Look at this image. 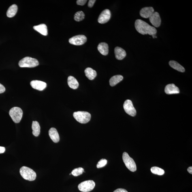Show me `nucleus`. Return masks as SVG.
<instances>
[{
	"instance_id": "f257e3e1",
	"label": "nucleus",
	"mask_w": 192,
	"mask_h": 192,
	"mask_svg": "<svg viewBox=\"0 0 192 192\" xmlns=\"http://www.w3.org/2000/svg\"><path fill=\"white\" fill-rule=\"evenodd\" d=\"M135 27L136 31L142 35H155L157 33V30L141 19H137L135 22Z\"/></svg>"
},
{
	"instance_id": "f03ea898",
	"label": "nucleus",
	"mask_w": 192,
	"mask_h": 192,
	"mask_svg": "<svg viewBox=\"0 0 192 192\" xmlns=\"http://www.w3.org/2000/svg\"><path fill=\"white\" fill-rule=\"evenodd\" d=\"M20 173L24 179L30 181L35 180L36 177V174L34 171L25 166L22 167L20 169Z\"/></svg>"
},
{
	"instance_id": "7ed1b4c3",
	"label": "nucleus",
	"mask_w": 192,
	"mask_h": 192,
	"mask_svg": "<svg viewBox=\"0 0 192 192\" xmlns=\"http://www.w3.org/2000/svg\"><path fill=\"white\" fill-rule=\"evenodd\" d=\"M39 65L38 60L34 58L26 57L20 60L19 63V67L22 68H33Z\"/></svg>"
},
{
	"instance_id": "20e7f679",
	"label": "nucleus",
	"mask_w": 192,
	"mask_h": 192,
	"mask_svg": "<svg viewBox=\"0 0 192 192\" xmlns=\"http://www.w3.org/2000/svg\"><path fill=\"white\" fill-rule=\"evenodd\" d=\"M73 116L77 121L81 124L88 123L90 121L91 117L89 113L81 111L74 112Z\"/></svg>"
},
{
	"instance_id": "39448f33",
	"label": "nucleus",
	"mask_w": 192,
	"mask_h": 192,
	"mask_svg": "<svg viewBox=\"0 0 192 192\" xmlns=\"http://www.w3.org/2000/svg\"><path fill=\"white\" fill-rule=\"evenodd\" d=\"M9 114L15 123H19L22 118L23 112L19 107H14L10 109Z\"/></svg>"
},
{
	"instance_id": "423d86ee",
	"label": "nucleus",
	"mask_w": 192,
	"mask_h": 192,
	"mask_svg": "<svg viewBox=\"0 0 192 192\" xmlns=\"http://www.w3.org/2000/svg\"><path fill=\"white\" fill-rule=\"evenodd\" d=\"M122 159L126 166L129 170L132 172H135L136 170V165L134 160L129 157L127 152H125L123 153Z\"/></svg>"
},
{
	"instance_id": "0eeeda50",
	"label": "nucleus",
	"mask_w": 192,
	"mask_h": 192,
	"mask_svg": "<svg viewBox=\"0 0 192 192\" xmlns=\"http://www.w3.org/2000/svg\"><path fill=\"white\" fill-rule=\"evenodd\" d=\"M95 182L93 180L86 181L80 183L78 186L79 190L83 192H88L93 190L95 186Z\"/></svg>"
},
{
	"instance_id": "6e6552de",
	"label": "nucleus",
	"mask_w": 192,
	"mask_h": 192,
	"mask_svg": "<svg viewBox=\"0 0 192 192\" xmlns=\"http://www.w3.org/2000/svg\"><path fill=\"white\" fill-rule=\"evenodd\" d=\"M124 108L127 114L132 116H135L136 114V111L133 104L132 101L129 100H127L124 102Z\"/></svg>"
},
{
	"instance_id": "1a4fd4ad",
	"label": "nucleus",
	"mask_w": 192,
	"mask_h": 192,
	"mask_svg": "<svg viewBox=\"0 0 192 192\" xmlns=\"http://www.w3.org/2000/svg\"><path fill=\"white\" fill-rule=\"evenodd\" d=\"M87 41V38L84 35L75 36L69 39V42L71 44L75 45H81Z\"/></svg>"
},
{
	"instance_id": "9d476101",
	"label": "nucleus",
	"mask_w": 192,
	"mask_h": 192,
	"mask_svg": "<svg viewBox=\"0 0 192 192\" xmlns=\"http://www.w3.org/2000/svg\"><path fill=\"white\" fill-rule=\"evenodd\" d=\"M111 16L110 10L108 9H105L100 15L98 19V22L101 24L106 23L110 19Z\"/></svg>"
},
{
	"instance_id": "9b49d317",
	"label": "nucleus",
	"mask_w": 192,
	"mask_h": 192,
	"mask_svg": "<svg viewBox=\"0 0 192 192\" xmlns=\"http://www.w3.org/2000/svg\"><path fill=\"white\" fill-rule=\"evenodd\" d=\"M150 21L154 27L158 28L161 25V20L159 13L154 12L149 18Z\"/></svg>"
},
{
	"instance_id": "f8f14e48",
	"label": "nucleus",
	"mask_w": 192,
	"mask_h": 192,
	"mask_svg": "<svg viewBox=\"0 0 192 192\" xmlns=\"http://www.w3.org/2000/svg\"><path fill=\"white\" fill-rule=\"evenodd\" d=\"M32 87L33 89L42 91L46 87L47 84L46 83L38 80H34L31 82Z\"/></svg>"
},
{
	"instance_id": "ddd939ff",
	"label": "nucleus",
	"mask_w": 192,
	"mask_h": 192,
	"mask_svg": "<svg viewBox=\"0 0 192 192\" xmlns=\"http://www.w3.org/2000/svg\"><path fill=\"white\" fill-rule=\"evenodd\" d=\"M154 12V9L152 7H146L141 9L140 14L142 18L147 19L149 18Z\"/></svg>"
},
{
	"instance_id": "4468645a",
	"label": "nucleus",
	"mask_w": 192,
	"mask_h": 192,
	"mask_svg": "<svg viewBox=\"0 0 192 192\" xmlns=\"http://www.w3.org/2000/svg\"><path fill=\"white\" fill-rule=\"evenodd\" d=\"M165 93L167 95L179 94L180 90L179 88L174 84H167L165 88Z\"/></svg>"
},
{
	"instance_id": "2eb2a0df",
	"label": "nucleus",
	"mask_w": 192,
	"mask_h": 192,
	"mask_svg": "<svg viewBox=\"0 0 192 192\" xmlns=\"http://www.w3.org/2000/svg\"><path fill=\"white\" fill-rule=\"evenodd\" d=\"M114 52L115 57L118 60H123L127 55L125 51L119 47H116L115 48Z\"/></svg>"
},
{
	"instance_id": "dca6fc26",
	"label": "nucleus",
	"mask_w": 192,
	"mask_h": 192,
	"mask_svg": "<svg viewBox=\"0 0 192 192\" xmlns=\"http://www.w3.org/2000/svg\"><path fill=\"white\" fill-rule=\"evenodd\" d=\"M49 135L51 140L54 143H58L60 141L59 134L55 128H51L48 132Z\"/></svg>"
},
{
	"instance_id": "f3484780",
	"label": "nucleus",
	"mask_w": 192,
	"mask_h": 192,
	"mask_svg": "<svg viewBox=\"0 0 192 192\" xmlns=\"http://www.w3.org/2000/svg\"><path fill=\"white\" fill-rule=\"evenodd\" d=\"M35 31L44 36L48 35V30L47 26L45 24H40L38 25L35 26L33 27Z\"/></svg>"
},
{
	"instance_id": "a211bd4d",
	"label": "nucleus",
	"mask_w": 192,
	"mask_h": 192,
	"mask_svg": "<svg viewBox=\"0 0 192 192\" xmlns=\"http://www.w3.org/2000/svg\"><path fill=\"white\" fill-rule=\"evenodd\" d=\"M98 51L103 55L106 56L109 53V46L108 44L105 42L100 43L97 46Z\"/></svg>"
},
{
	"instance_id": "6ab92c4d",
	"label": "nucleus",
	"mask_w": 192,
	"mask_h": 192,
	"mask_svg": "<svg viewBox=\"0 0 192 192\" xmlns=\"http://www.w3.org/2000/svg\"><path fill=\"white\" fill-rule=\"evenodd\" d=\"M68 84L69 87L73 89H76L78 87L79 84L78 81L73 76H70L68 78Z\"/></svg>"
},
{
	"instance_id": "aec40b11",
	"label": "nucleus",
	"mask_w": 192,
	"mask_h": 192,
	"mask_svg": "<svg viewBox=\"0 0 192 192\" xmlns=\"http://www.w3.org/2000/svg\"><path fill=\"white\" fill-rule=\"evenodd\" d=\"M84 72L86 76L90 80H94L97 76L96 71L91 68H86Z\"/></svg>"
},
{
	"instance_id": "412c9836",
	"label": "nucleus",
	"mask_w": 192,
	"mask_h": 192,
	"mask_svg": "<svg viewBox=\"0 0 192 192\" xmlns=\"http://www.w3.org/2000/svg\"><path fill=\"white\" fill-rule=\"evenodd\" d=\"M123 77L121 75H118L113 76L109 80L110 86H114L123 80Z\"/></svg>"
},
{
	"instance_id": "4be33fe9",
	"label": "nucleus",
	"mask_w": 192,
	"mask_h": 192,
	"mask_svg": "<svg viewBox=\"0 0 192 192\" xmlns=\"http://www.w3.org/2000/svg\"><path fill=\"white\" fill-rule=\"evenodd\" d=\"M169 63L171 67L176 70L181 72H184L185 71V69L183 67L176 61H169Z\"/></svg>"
},
{
	"instance_id": "5701e85b",
	"label": "nucleus",
	"mask_w": 192,
	"mask_h": 192,
	"mask_svg": "<svg viewBox=\"0 0 192 192\" xmlns=\"http://www.w3.org/2000/svg\"><path fill=\"white\" fill-rule=\"evenodd\" d=\"M18 11V7L16 4H13L9 7L7 12V16L9 18L14 17Z\"/></svg>"
},
{
	"instance_id": "b1692460",
	"label": "nucleus",
	"mask_w": 192,
	"mask_h": 192,
	"mask_svg": "<svg viewBox=\"0 0 192 192\" xmlns=\"http://www.w3.org/2000/svg\"><path fill=\"white\" fill-rule=\"evenodd\" d=\"M33 134L36 137L38 136L40 132V127L38 122L33 121L32 125Z\"/></svg>"
},
{
	"instance_id": "393cba45",
	"label": "nucleus",
	"mask_w": 192,
	"mask_h": 192,
	"mask_svg": "<svg viewBox=\"0 0 192 192\" xmlns=\"http://www.w3.org/2000/svg\"><path fill=\"white\" fill-rule=\"evenodd\" d=\"M150 170L153 174L159 175V176H162L165 173L163 169L156 167H152L150 169Z\"/></svg>"
},
{
	"instance_id": "a878e982",
	"label": "nucleus",
	"mask_w": 192,
	"mask_h": 192,
	"mask_svg": "<svg viewBox=\"0 0 192 192\" xmlns=\"http://www.w3.org/2000/svg\"><path fill=\"white\" fill-rule=\"evenodd\" d=\"M85 18V14L82 11H79L75 14L74 19L77 22H80L83 20Z\"/></svg>"
},
{
	"instance_id": "bb28decb",
	"label": "nucleus",
	"mask_w": 192,
	"mask_h": 192,
	"mask_svg": "<svg viewBox=\"0 0 192 192\" xmlns=\"http://www.w3.org/2000/svg\"><path fill=\"white\" fill-rule=\"evenodd\" d=\"M84 169L82 167H78L73 170L71 172V174L74 176H77L82 174L84 172Z\"/></svg>"
},
{
	"instance_id": "cd10ccee",
	"label": "nucleus",
	"mask_w": 192,
	"mask_h": 192,
	"mask_svg": "<svg viewBox=\"0 0 192 192\" xmlns=\"http://www.w3.org/2000/svg\"><path fill=\"white\" fill-rule=\"evenodd\" d=\"M107 163V161L104 159H101L97 164V168H101L104 167Z\"/></svg>"
},
{
	"instance_id": "c85d7f7f",
	"label": "nucleus",
	"mask_w": 192,
	"mask_h": 192,
	"mask_svg": "<svg viewBox=\"0 0 192 192\" xmlns=\"http://www.w3.org/2000/svg\"><path fill=\"white\" fill-rule=\"evenodd\" d=\"M86 1V0H78L77 1V5L83 6L85 4Z\"/></svg>"
},
{
	"instance_id": "c756f323",
	"label": "nucleus",
	"mask_w": 192,
	"mask_h": 192,
	"mask_svg": "<svg viewBox=\"0 0 192 192\" xmlns=\"http://www.w3.org/2000/svg\"><path fill=\"white\" fill-rule=\"evenodd\" d=\"M95 1V0H90L88 3V6L89 7H93Z\"/></svg>"
},
{
	"instance_id": "7c9ffc66",
	"label": "nucleus",
	"mask_w": 192,
	"mask_h": 192,
	"mask_svg": "<svg viewBox=\"0 0 192 192\" xmlns=\"http://www.w3.org/2000/svg\"><path fill=\"white\" fill-rule=\"evenodd\" d=\"M5 90V88L2 84L0 83V94L3 93Z\"/></svg>"
},
{
	"instance_id": "2f4dec72",
	"label": "nucleus",
	"mask_w": 192,
	"mask_h": 192,
	"mask_svg": "<svg viewBox=\"0 0 192 192\" xmlns=\"http://www.w3.org/2000/svg\"><path fill=\"white\" fill-rule=\"evenodd\" d=\"M114 192H128L127 190L123 189H118L115 190Z\"/></svg>"
},
{
	"instance_id": "473e14b6",
	"label": "nucleus",
	"mask_w": 192,
	"mask_h": 192,
	"mask_svg": "<svg viewBox=\"0 0 192 192\" xmlns=\"http://www.w3.org/2000/svg\"><path fill=\"white\" fill-rule=\"evenodd\" d=\"M5 150V147L0 146V154L4 153Z\"/></svg>"
},
{
	"instance_id": "72a5a7b5",
	"label": "nucleus",
	"mask_w": 192,
	"mask_h": 192,
	"mask_svg": "<svg viewBox=\"0 0 192 192\" xmlns=\"http://www.w3.org/2000/svg\"><path fill=\"white\" fill-rule=\"evenodd\" d=\"M188 171L190 174H192V167H188L187 169Z\"/></svg>"
},
{
	"instance_id": "f704fd0d",
	"label": "nucleus",
	"mask_w": 192,
	"mask_h": 192,
	"mask_svg": "<svg viewBox=\"0 0 192 192\" xmlns=\"http://www.w3.org/2000/svg\"><path fill=\"white\" fill-rule=\"evenodd\" d=\"M156 35H152V37H153V38L154 39L155 38H157V37L156 36Z\"/></svg>"
}]
</instances>
